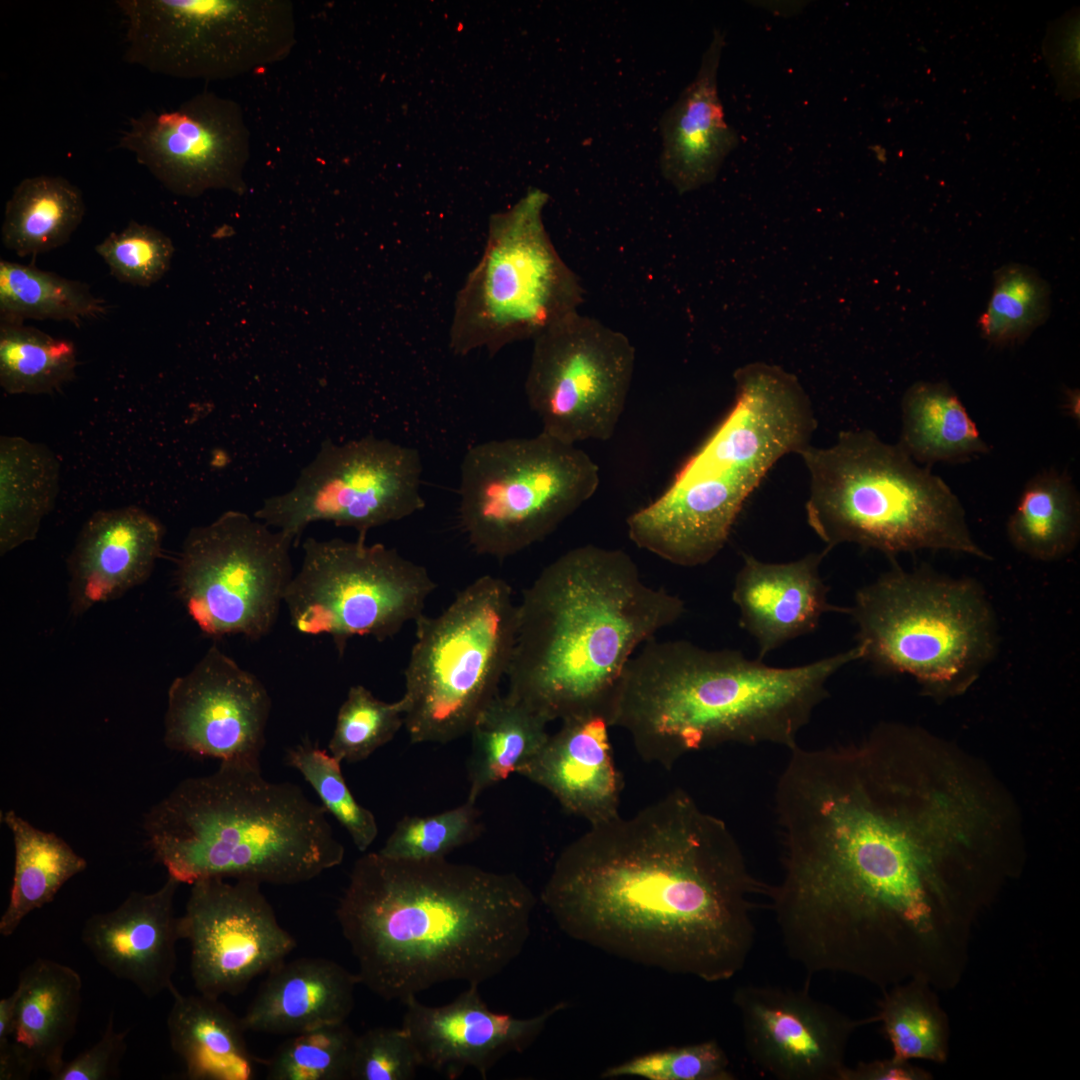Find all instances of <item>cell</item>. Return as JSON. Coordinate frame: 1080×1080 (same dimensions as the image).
I'll use <instances>...</instances> for the list:
<instances>
[{"instance_id":"1","label":"cell","mask_w":1080,"mask_h":1080,"mask_svg":"<svg viewBox=\"0 0 1080 1080\" xmlns=\"http://www.w3.org/2000/svg\"><path fill=\"white\" fill-rule=\"evenodd\" d=\"M788 751L774 790L782 873L765 896L788 956L809 977L954 988L974 925L1024 864L1009 790L954 743L899 722Z\"/></svg>"},{"instance_id":"2","label":"cell","mask_w":1080,"mask_h":1080,"mask_svg":"<svg viewBox=\"0 0 1080 1080\" xmlns=\"http://www.w3.org/2000/svg\"><path fill=\"white\" fill-rule=\"evenodd\" d=\"M757 879L728 825L677 788L595 825L558 855L542 889L568 937L617 958L726 981L746 965Z\"/></svg>"},{"instance_id":"3","label":"cell","mask_w":1080,"mask_h":1080,"mask_svg":"<svg viewBox=\"0 0 1080 1080\" xmlns=\"http://www.w3.org/2000/svg\"><path fill=\"white\" fill-rule=\"evenodd\" d=\"M537 900L514 873L378 852L353 865L336 907L359 982L406 1002L434 985H480L522 952Z\"/></svg>"},{"instance_id":"4","label":"cell","mask_w":1080,"mask_h":1080,"mask_svg":"<svg viewBox=\"0 0 1080 1080\" xmlns=\"http://www.w3.org/2000/svg\"><path fill=\"white\" fill-rule=\"evenodd\" d=\"M684 612L680 597L644 582L625 551L570 549L517 603L506 693L549 722L598 715L609 724L630 659Z\"/></svg>"},{"instance_id":"5","label":"cell","mask_w":1080,"mask_h":1080,"mask_svg":"<svg viewBox=\"0 0 1080 1080\" xmlns=\"http://www.w3.org/2000/svg\"><path fill=\"white\" fill-rule=\"evenodd\" d=\"M862 656L856 644L804 665L774 667L734 649L654 638L628 662L609 725L628 733L644 761L666 769L688 753L729 743L790 750L828 698L830 679Z\"/></svg>"},{"instance_id":"6","label":"cell","mask_w":1080,"mask_h":1080,"mask_svg":"<svg viewBox=\"0 0 1080 1080\" xmlns=\"http://www.w3.org/2000/svg\"><path fill=\"white\" fill-rule=\"evenodd\" d=\"M146 844L180 884L207 878L295 885L343 862L321 805L261 767L220 763L189 777L144 815Z\"/></svg>"},{"instance_id":"7","label":"cell","mask_w":1080,"mask_h":1080,"mask_svg":"<svg viewBox=\"0 0 1080 1080\" xmlns=\"http://www.w3.org/2000/svg\"><path fill=\"white\" fill-rule=\"evenodd\" d=\"M734 380L727 415L647 508L658 541L693 563L723 549L749 495L780 458L810 445L817 427L808 395L781 367L750 363Z\"/></svg>"},{"instance_id":"8","label":"cell","mask_w":1080,"mask_h":1080,"mask_svg":"<svg viewBox=\"0 0 1080 1080\" xmlns=\"http://www.w3.org/2000/svg\"><path fill=\"white\" fill-rule=\"evenodd\" d=\"M809 474L808 525L826 548L853 543L889 557L921 549L990 560L957 495L931 468L871 430L839 433L798 453Z\"/></svg>"},{"instance_id":"9","label":"cell","mask_w":1080,"mask_h":1080,"mask_svg":"<svg viewBox=\"0 0 1080 1080\" xmlns=\"http://www.w3.org/2000/svg\"><path fill=\"white\" fill-rule=\"evenodd\" d=\"M847 608L862 660L882 674L910 675L937 699L964 693L996 655V615L971 578L895 564Z\"/></svg>"},{"instance_id":"10","label":"cell","mask_w":1080,"mask_h":1080,"mask_svg":"<svg viewBox=\"0 0 1080 1080\" xmlns=\"http://www.w3.org/2000/svg\"><path fill=\"white\" fill-rule=\"evenodd\" d=\"M404 671V727L411 743L445 744L469 734L499 693L516 637L517 603L502 578L483 575L437 616L416 621Z\"/></svg>"},{"instance_id":"11","label":"cell","mask_w":1080,"mask_h":1080,"mask_svg":"<svg viewBox=\"0 0 1080 1080\" xmlns=\"http://www.w3.org/2000/svg\"><path fill=\"white\" fill-rule=\"evenodd\" d=\"M548 196L529 191L490 222L482 255L456 294L449 347L459 356L491 355L534 339L578 311L584 288L547 233L542 210Z\"/></svg>"},{"instance_id":"12","label":"cell","mask_w":1080,"mask_h":1080,"mask_svg":"<svg viewBox=\"0 0 1080 1080\" xmlns=\"http://www.w3.org/2000/svg\"><path fill=\"white\" fill-rule=\"evenodd\" d=\"M599 483L585 451L542 431L484 441L461 461L459 522L478 554L502 560L553 533Z\"/></svg>"},{"instance_id":"13","label":"cell","mask_w":1080,"mask_h":1080,"mask_svg":"<svg viewBox=\"0 0 1080 1080\" xmlns=\"http://www.w3.org/2000/svg\"><path fill=\"white\" fill-rule=\"evenodd\" d=\"M124 60L180 79L223 80L283 59L295 42L285 1L118 0Z\"/></svg>"},{"instance_id":"14","label":"cell","mask_w":1080,"mask_h":1080,"mask_svg":"<svg viewBox=\"0 0 1080 1080\" xmlns=\"http://www.w3.org/2000/svg\"><path fill=\"white\" fill-rule=\"evenodd\" d=\"M436 586L425 567L381 543L307 538L284 604L298 633L329 636L342 655L352 637L384 641L415 622Z\"/></svg>"},{"instance_id":"15","label":"cell","mask_w":1080,"mask_h":1080,"mask_svg":"<svg viewBox=\"0 0 1080 1080\" xmlns=\"http://www.w3.org/2000/svg\"><path fill=\"white\" fill-rule=\"evenodd\" d=\"M295 541L236 510L192 528L176 561V594L199 630L212 638L270 633L293 577Z\"/></svg>"},{"instance_id":"16","label":"cell","mask_w":1080,"mask_h":1080,"mask_svg":"<svg viewBox=\"0 0 1080 1080\" xmlns=\"http://www.w3.org/2000/svg\"><path fill=\"white\" fill-rule=\"evenodd\" d=\"M422 473L413 447L373 435L325 439L293 486L264 499L253 515L295 543L319 521L352 528L366 539L371 529L424 508Z\"/></svg>"},{"instance_id":"17","label":"cell","mask_w":1080,"mask_h":1080,"mask_svg":"<svg viewBox=\"0 0 1080 1080\" xmlns=\"http://www.w3.org/2000/svg\"><path fill=\"white\" fill-rule=\"evenodd\" d=\"M635 367L627 336L572 312L533 339L526 399L541 431L568 444L609 440L625 409Z\"/></svg>"},{"instance_id":"18","label":"cell","mask_w":1080,"mask_h":1080,"mask_svg":"<svg viewBox=\"0 0 1080 1080\" xmlns=\"http://www.w3.org/2000/svg\"><path fill=\"white\" fill-rule=\"evenodd\" d=\"M207 878L191 884L179 916L181 940L190 944V973L198 993L236 996L296 948L261 884Z\"/></svg>"},{"instance_id":"19","label":"cell","mask_w":1080,"mask_h":1080,"mask_svg":"<svg viewBox=\"0 0 1080 1080\" xmlns=\"http://www.w3.org/2000/svg\"><path fill=\"white\" fill-rule=\"evenodd\" d=\"M118 146L177 195L245 190L249 131L242 110L235 101L211 91L171 111L147 109L130 118Z\"/></svg>"},{"instance_id":"20","label":"cell","mask_w":1080,"mask_h":1080,"mask_svg":"<svg viewBox=\"0 0 1080 1080\" xmlns=\"http://www.w3.org/2000/svg\"><path fill=\"white\" fill-rule=\"evenodd\" d=\"M270 711L262 681L214 645L171 682L163 742L191 756L260 766Z\"/></svg>"},{"instance_id":"21","label":"cell","mask_w":1080,"mask_h":1080,"mask_svg":"<svg viewBox=\"0 0 1080 1080\" xmlns=\"http://www.w3.org/2000/svg\"><path fill=\"white\" fill-rule=\"evenodd\" d=\"M752 1062L779 1080H842L853 1033L876 1021L854 1019L804 989L742 985L733 993Z\"/></svg>"},{"instance_id":"22","label":"cell","mask_w":1080,"mask_h":1080,"mask_svg":"<svg viewBox=\"0 0 1080 1080\" xmlns=\"http://www.w3.org/2000/svg\"><path fill=\"white\" fill-rule=\"evenodd\" d=\"M478 987L469 985L443 1006H427L416 997L403 1003L402 1027L411 1036L422 1067L449 1079L472 1068L485 1079L497 1061L508 1053L526 1050L549 1020L569 1006L560 1001L535 1016L516 1018L490 1010Z\"/></svg>"},{"instance_id":"23","label":"cell","mask_w":1080,"mask_h":1080,"mask_svg":"<svg viewBox=\"0 0 1080 1080\" xmlns=\"http://www.w3.org/2000/svg\"><path fill=\"white\" fill-rule=\"evenodd\" d=\"M179 885L167 876L151 893L132 891L115 909L88 917L81 931L95 960L147 998L174 987L176 944L181 940L174 909Z\"/></svg>"},{"instance_id":"24","label":"cell","mask_w":1080,"mask_h":1080,"mask_svg":"<svg viewBox=\"0 0 1080 1080\" xmlns=\"http://www.w3.org/2000/svg\"><path fill=\"white\" fill-rule=\"evenodd\" d=\"M828 551L825 548L787 563L763 562L743 554L732 600L739 610L740 627L756 640L758 659L816 630L824 614H847V607L829 603L828 587L820 575Z\"/></svg>"},{"instance_id":"25","label":"cell","mask_w":1080,"mask_h":1080,"mask_svg":"<svg viewBox=\"0 0 1080 1080\" xmlns=\"http://www.w3.org/2000/svg\"><path fill=\"white\" fill-rule=\"evenodd\" d=\"M164 528L141 508L102 510L84 524L68 558L75 615L146 581L161 553Z\"/></svg>"},{"instance_id":"26","label":"cell","mask_w":1080,"mask_h":1080,"mask_svg":"<svg viewBox=\"0 0 1080 1080\" xmlns=\"http://www.w3.org/2000/svg\"><path fill=\"white\" fill-rule=\"evenodd\" d=\"M609 727L598 715L561 720L558 731L517 774L546 789L567 812L590 825L617 817L623 779Z\"/></svg>"},{"instance_id":"27","label":"cell","mask_w":1080,"mask_h":1080,"mask_svg":"<svg viewBox=\"0 0 1080 1080\" xmlns=\"http://www.w3.org/2000/svg\"><path fill=\"white\" fill-rule=\"evenodd\" d=\"M725 37L715 29L694 79L682 90L660 121V170L679 193L715 180L739 136L724 118L718 95V70Z\"/></svg>"},{"instance_id":"28","label":"cell","mask_w":1080,"mask_h":1080,"mask_svg":"<svg viewBox=\"0 0 1080 1080\" xmlns=\"http://www.w3.org/2000/svg\"><path fill=\"white\" fill-rule=\"evenodd\" d=\"M358 983L357 974L327 958L285 960L268 972L242 1021L247 1031L287 1036L342 1023Z\"/></svg>"},{"instance_id":"29","label":"cell","mask_w":1080,"mask_h":1080,"mask_svg":"<svg viewBox=\"0 0 1080 1080\" xmlns=\"http://www.w3.org/2000/svg\"><path fill=\"white\" fill-rule=\"evenodd\" d=\"M11 1044L27 1078L45 1071L52 1079L65 1063L82 1002V979L73 968L38 958L19 974Z\"/></svg>"},{"instance_id":"30","label":"cell","mask_w":1080,"mask_h":1080,"mask_svg":"<svg viewBox=\"0 0 1080 1080\" xmlns=\"http://www.w3.org/2000/svg\"><path fill=\"white\" fill-rule=\"evenodd\" d=\"M167 1017L169 1042L190 1080H251L255 1058L245 1039L242 1017L220 998L185 995L174 986Z\"/></svg>"},{"instance_id":"31","label":"cell","mask_w":1080,"mask_h":1080,"mask_svg":"<svg viewBox=\"0 0 1080 1080\" xmlns=\"http://www.w3.org/2000/svg\"><path fill=\"white\" fill-rule=\"evenodd\" d=\"M898 444L918 464L960 463L990 452L975 422L945 382H916L901 402Z\"/></svg>"},{"instance_id":"32","label":"cell","mask_w":1080,"mask_h":1080,"mask_svg":"<svg viewBox=\"0 0 1080 1080\" xmlns=\"http://www.w3.org/2000/svg\"><path fill=\"white\" fill-rule=\"evenodd\" d=\"M550 722L522 701L500 692L476 718L468 760L467 801L475 803L494 784L531 760L547 742Z\"/></svg>"},{"instance_id":"33","label":"cell","mask_w":1080,"mask_h":1080,"mask_svg":"<svg viewBox=\"0 0 1080 1080\" xmlns=\"http://www.w3.org/2000/svg\"><path fill=\"white\" fill-rule=\"evenodd\" d=\"M52 451L19 436L0 439V553L33 540L59 491Z\"/></svg>"},{"instance_id":"34","label":"cell","mask_w":1080,"mask_h":1080,"mask_svg":"<svg viewBox=\"0 0 1080 1080\" xmlns=\"http://www.w3.org/2000/svg\"><path fill=\"white\" fill-rule=\"evenodd\" d=\"M2 822L14 845V874L9 902L0 919V934L11 936L32 911L53 901L71 878L87 868V861L60 836L41 830L14 810Z\"/></svg>"},{"instance_id":"35","label":"cell","mask_w":1080,"mask_h":1080,"mask_svg":"<svg viewBox=\"0 0 1080 1080\" xmlns=\"http://www.w3.org/2000/svg\"><path fill=\"white\" fill-rule=\"evenodd\" d=\"M85 212L81 190L66 178H24L6 202L2 243L20 257L49 252L70 240Z\"/></svg>"},{"instance_id":"36","label":"cell","mask_w":1080,"mask_h":1080,"mask_svg":"<svg viewBox=\"0 0 1080 1080\" xmlns=\"http://www.w3.org/2000/svg\"><path fill=\"white\" fill-rule=\"evenodd\" d=\"M1006 532L1019 552L1054 561L1073 552L1080 538V497L1066 472L1043 470L1025 484Z\"/></svg>"},{"instance_id":"37","label":"cell","mask_w":1080,"mask_h":1080,"mask_svg":"<svg viewBox=\"0 0 1080 1080\" xmlns=\"http://www.w3.org/2000/svg\"><path fill=\"white\" fill-rule=\"evenodd\" d=\"M107 307L90 287L8 260H0L1 323L23 324L25 320L68 321L79 325L102 317Z\"/></svg>"},{"instance_id":"38","label":"cell","mask_w":1080,"mask_h":1080,"mask_svg":"<svg viewBox=\"0 0 1080 1080\" xmlns=\"http://www.w3.org/2000/svg\"><path fill=\"white\" fill-rule=\"evenodd\" d=\"M876 1021L882 1025L893 1057L945 1063L949 1054V1020L934 988L912 978L883 990Z\"/></svg>"},{"instance_id":"39","label":"cell","mask_w":1080,"mask_h":1080,"mask_svg":"<svg viewBox=\"0 0 1080 1080\" xmlns=\"http://www.w3.org/2000/svg\"><path fill=\"white\" fill-rule=\"evenodd\" d=\"M76 367V349L69 340L24 323H0V385L6 393H53L75 377Z\"/></svg>"},{"instance_id":"40","label":"cell","mask_w":1080,"mask_h":1080,"mask_svg":"<svg viewBox=\"0 0 1080 1080\" xmlns=\"http://www.w3.org/2000/svg\"><path fill=\"white\" fill-rule=\"evenodd\" d=\"M1049 310L1047 282L1033 268L1010 263L995 272L992 295L979 327L988 342L1013 345L1043 324Z\"/></svg>"},{"instance_id":"41","label":"cell","mask_w":1080,"mask_h":1080,"mask_svg":"<svg viewBox=\"0 0 1080 1080\" xmlns=\"http://www.w3.org/2000/svg\"><path fill=\"white\" fill-rule=\"evenodd\" d=\"M356 1036L346 1022L291 1035L264 1062L269 1080L350 1079Z\"/></svg>"},{"instance_id":"42","label":"cell","mask_w":1080,"mask_h":1080,"mask_svg":"<svg viewBox=\"0 0 1080 1080\" xmlns=\"http://www.w3.org/2000/svg\"><path fill=\"white\" fill-rule=\"evenodd\" d=\"M285 762L303 776L357 849L366 851L378 835V825L374 814L354 798L342 774V762L308 740L288 749Z\"/></svg>"},{"instance_id":"43","label":"cell","mask_w":1080,"mask_h":1080,"mask_svg":"<svg viewBox=\"0 0 1080 1080\" xmlns=\"http://www.w3.org/2000/svg\"><path fill=\"white\" fill-rule=\"evenodd\" d=\"M404 714L402 698L385 702L363 685L351 686L338 710L328 751L340 762H361L394 738L404 726Z\"/></svg>"},{"instance_id":"44","label":"cell","mask_w":1080,"mask_h":1080,"mask_svg":"<svg viewBox=\"0 0 1080 1080\" xmlns=\"http://www.w3.org/2000/svg\"><path fill=\"white\" fill-rule=\"evenodd\" d=\"M480 813L466 802L429 816H405L396 824L379 854L396 860L425 861L445 858L479 837Z\"/></svg>"},{"instance_id":"45","label":"cell","mask_w":1080,"mask_h":1080,"mask_svg":"<svg viewBox=\"0 0 1080 1080\" xmlns=\"http://www.w3.org/2000/svg\"><path fill=\"white\" fill-rule=\"evenodd\" d=\"M734 1080L729 1058L716 1040L650 1051L606 1068L601 1078Z\"/></svg>"},{"instance_id":"46","label":"cell","mask_w":1080,"mask_h":1080,"mask_svg":"<svg viewBox=\"0 0 1080 1080\" xmlns=\"http://www.w3.org/2000/svg\"><path fill=\"white\" fill-rule=\"evenodd\" d=\"M97 254L120 282L148 287L169 270L174 246L162 231L131 220L96 245Z\"/></svg>"},{"instance_id":"47","label":"cell","mask_w":1080,"mask_h":1080,"mask_svg":"<svg viewBox=\"0 0 1080 1080\" xmlns=\"http://www.w3.org/2000/svg\"><path fill=\"white\" fill-rule=\"evenodd\" d=\"M420 1067L417 1048L402 1026L375 1027L356 1036L350 1080H411Z\"/></svg>"},{"instance_id":"48","label":"cell","mask_w":1080,"mask_h":1080,"mask_svg":"<svg viewBox=\"0 0 1080 1080\" xmlns=\"http://www.w3.org/2000/svg\"><path fill=\"white\" fill-rule=\"evenodd\" d=\"M130 1028L116 1031L110 1014L101 1038L89 1049L64 1063L53 1080H108L119 1076Z\"/></svg>"},{"instance_id":"49","label":"cell","mask_w":1080,"mask_h":1080,"mask_svg":"<svg viewBox=\"0 0 1080 1080\" xmlns=\"http://www.w3.org/2000/svg\"><path fill=\"white\" fill-rule=\"evenodd\" d=\"M930 1072L893 1056L887 1059L859 1062L854 1067L847 1066L842 1080H930Z\"/></svg>"},{"instance_id":"50","label":"cell","mask_w":1080,"mask_h":1080,"mask_svg":"<svg viewBox=\"0 0 1080 1080\" xmlns=\"http://www.w3.org/2000/svg\"><path fill=\"white\" fill-rule=\"evenodd\" d=\"M16 1003V990L8 997L2 998L0 1001V1047L7 1046L11 1043Z\"/></svg>"}]
</instances>
